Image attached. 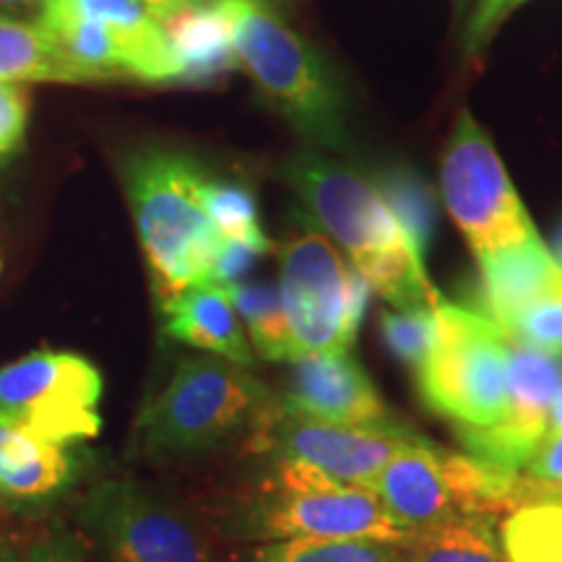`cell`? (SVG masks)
<instances>
[{"instance_id":"8d00e7d4","label":"cell","mask_w":562,"mask_h":562,"mask_svg":"<svg viewBox=\"0 0 562 562\" xmlns=\"http://www.w3.org/2000/svg\"><path fill=\"white\" fill-rule=\"evenodd\" d=\"M21 552L13 547L11 542H5V539H0V562H19Z\"/></svg>"},{"instance_id":"7c38bea8","label":"cell","mask_w":562,"mask_h":562,"mask_svg":"<svg viewBox=\"0 0 562 562\" xmlns=\"http://www.w3.org/2000/svg\"><path fill=\"white\" fill-rule=\"evenodd\" d=\"M562 381L560 357L510 341L508 417L482 430L456 432L474 459L524 472L547 438L550 406Z\"/></svg>"},{"instance_id":"4dcf8cb0","label":"cell","mask_w":562,"mask_h":562,"mask_svg":"<svg viewBox=\"0 0 562 562\" xmlns=\"http://www.w3.org/2000/svg\"><path fill=\"white\" fill-rule=\"evenodd\" d=\"M19 562H91L79 539L66 529H53L21 552Z\"/></svg>"},{"instance_id":"e0dca14e","label":"cell","mask_w":562,"mask_h":562,"mask_svg":"<svg viewBox=\"0 0 562 562\" xmlns=\"http://www.w3.org/2000/svg\"><path fill=\"white\" fill-rule=\"evenodd\" d=\"M165 318V334L188 347L211 351L214 357L229 360L243 368L252 364V349L245 339L243 321L232 305L224 286L214 281L188 286L178 297L159 305Z\"/></svg>"},{"instance_id":"9c48e42d","label":"cell","mask_w":562,"mask_h":562,"mask_svg":"<svg viewBox=\"0 0 562 562\" xmlns=\"http://www.w3.org/2000/svg\"><path fill=\"white\" fill-rule=\"evenodd\" d=\"M76 518L112 562H220L199 526L133 480L91 484Z\"/></svg>"},{"instance_id":"9a60e30c","label":"cell","mask_w":562,"mask_h":562,"mask_svg":"<svg viewBox=\"0 0 562 562\" xmlns=\"http://www.w3.org/2000/svg\"><path fill=\"white\" fill-rule=\"evenodd\" d=\"M180 66L178 83L206 87L240 66L232 0H195L159 16Z\"/></svg>"},{"instance_id":"8992f818","label":"cell","mask_w":562,"mask_h":562,"mask_svg":"<svg viewBox=\"0 0 562 562\" xmlns=\"http://www.w3.org/2000/svg\"><path fill=\"white\" fill-rule=\"evenodd\" d=\"M258 537L281 539H375L402 544L412 533L391 518L372 487L341 484L294 461H273L252 510Z\"/></svg>"},{"instance_id":"4316f807","label":"cell","mask_w":562,"mask_h":562,"mask_svg":"<svg viewBox=\"0 0 562 562\" xmlns=\"http://www.w3.org/2000/svg\"><path fill=\"white\" fill-rule=\"evenodd\" d=\"M510 341L562 360V292L531 302L503 326Z\"/></svg>"},{"instance_id":"277c9868","label":"cell","mask_w":562,"mask_h":562,"mask_svg":"<svg viewBox=\"0 0 562 562\" xmlns=\"http://www.w3.org/2000/svg\"><path fill=\"white\" fill-rule=\"evenodd\" d=\"M237 58L273 110L318 146L344 149V94L331 66L266 0H232Z\"/></svg>"},{"instance_id":"83f0119b","label":"cell","mask_w":562,"mask_h":562,"mask_svg":"<svg viewBox=\"0 0 562 562\" xmlns=\"http://www.w3.org/2000/svg\"><path fill=\"white\" fill-rule=\"evenodd\" d=\"M273 248L269 237H261V240H227L222 237L220 250H216L214 266H211L209 281L220 286H229L235 281H243L245 273H248L261 256H266Z\"/></svg>"},{"instance_id":"3957f363","label":"cell","mask_w":562,"mask_h":562,"mask_svg":"<svg viewBox=\"0 0 562 562\" xmlns=\"http://www.w3.org/2000/svg\"><path fill=\"white\" fill-rule=\"evenodd\" d=\"M269 404V389L243 364L186 357L140 409L136 440L154 459L203 453L252 427Z\"/></svg>"},{"instance_id":"4fadbf2b","label":"cell","mask_w":562,"mask_h":562,"mask_svg":"<svg viewBox=\"0 0 562 562\" xmlns=\"http://www.w3.org/2000/svg\"><path fill=\"white\" fill-rule=\"evenodd\" d=\"M281 406L336 425H393L389 406L349 351H318L290 362Z\"/></svg>"},{"instance_id":"ba28073f","label":"cell","mask_w":562,"mask_h":562,"mask_svg":"<svg viewBox=\"0 0 562 562\" xmlns=\"http://www.w3.org/2000/svg\"><path fill=\"white\" fill-rule=\"evenodd\" d=\"M440 195L476 258L537 237L487 133L461 112L440 165Z\"/></svg>"},{"instance_id":"484cf974","label":"cell","mask_w":562,"mask_h":562,"mask_svg":"<svg viewBox=\"0 0 562 562\" xmlns=\"http://www.w3.org/2000/svg\"><path fill=\"white\" fill-rule=\"evenodd\" d=\"M435 305L393 307L381 313V336L393 357H398L414 375L430 357L435 344Z\"/></svg>"},{"instance_id":"30bf717a","label":"cell","mask_w":562,"mask_h":562,"mask_svg":"<svg viewBox=\"0 0 562 562\" xmlns=\"http://www.w3.org/2000/svg\"><path fill=\"white\" fill-rule=\"evenodd\" d=\"M402 425H336L286 412L279 402L252 422L250 448L271 461H294L341 484L372 487L385 463L417 440Z\"/></svg>"},{"instance_id":"d4e9b609","label":"cell","mask_w":562,"mask_h":562,"mask_svg":"<svg viewBox=\"0 0 562 562\" xmlns=\"http://www.w3.org/2000/svg\"><path fill=\"white\" fill-rule=\"evenodd\" d=\"M201 203L216 232L227 240H261L258 201L243 182H222L203 178Z\"/></svg>"},{"instance_id":"7402d4cb","label":"cell","mask_w":562,"mask_h":562,"mask_svg":"<svg viewBox=\"0 0 562 562\" xmlns=\"http://www.w3.org/2000/svg\"><path fill=\"white\" fill-rule=\"evenodd\" d=\"M224 290H227L232 305L248 328L258 355L271 362H290L292 339L279 286L269 284V281H235Z\"/></svg>"},{"instance_id":"f35d334b","label":"cell","mask_w":562,"mask_h":562,"mask_svg":"<svg viewBox=\"0 0 562 562\" xmlns=\"http://www.w3.org/2000/svg\"><path fill=\"white\" fill-rule=\"evenodd\" d=\"M521 3H526V0H513V3H510V13H513V11H516V9H518V5H521Z\"/></svg>"},{"instance_id":"ffe728a7","label":"cell","mask_w":562,"mask_h":562,"mask_svg":"<svg viewBox=\"0 0 562 562\" xmlns=\"http://www.w3.org/2000/svg\"><path fill=\"white\" fill-rule=\"evenodd\" d=\"M375 191L381 193L393 220L409 237L414 252L425 261L435 235V224H438V193H435V188L409 167H389V170L378 172Z\"/></svg>"},{"instance_id":"836d02e7","label":"cell","mask_w":562,"mask_h":562,"mask_svg":"<svg viewBox=\"0 0 562 562\" xmlns=\"http://www.w3.org/2000/svg\"><path fill=\"white\" fill-rule=\"evenodd\" d=\"M562 432V381L558 385V391H554V398H552V406H550V425H547V438L550 435H560Z\"/></svg>"},{"instance_id":"1f68e13d","label":"cell","mask_w":562,"mask_h":562,"mask_svg":"<svg viewBox=\"0 0 562 562\" xmlns=\"http://www.w3.org/2000/svg\"><path fill=\"white\" fill-rule=\"evenodd\" d=\"M531 480H539L562 490V432L544 438L539 451L533 453L529 467L524 469Z\"/></svg>"},{"instance_id":"e575fe53","label":"cell","mask_w":562,"mask_h":562,"mask_svg":"<svg viewBox=\"0 0 562 562\" xmlns=\"http://www.w3.org/2000/svg\"><path fill=\"white\" fill-rule=\"evenodd\" d=\"M144 3L149 5L154 16L159 19V16H165V13H172V11L182 9V5H188V3H195V0H144Z\"/></svg>"},{"instance_id":"d590c367","label":"cell","mask_w":562,"mask_h":562,"mask_svg":"<svg viewBox=\"0 0 562 562\" xmlns=\"http://www.w3.org/2000/svg\"><path fill=\"white\" fill-rule=\"evenodd\" d=\"M47 0H0V9H19V11H30V9H45Z\"/></svg>"},{"instance_id":"7a4b0ae2","label":"cell","mask_w":562,"mask_h":562,"mask_svg":"<svg viewBox=\"0 0 562 562\" xmlns=\"http://www.w3.org/2000/svg\"><path fill=\"white\" fill-rule=\"evenodd\" d=\"M203 178L191 159L167 151L144 154L125 172L159 305L211 277L222 235L203 211Z\"/></svg>"},{"instance_id":"52a82bcc","label":"cell","mask_w":562,"mask_h":562,"mask_svg":"<svg viewBox=\"0 0 562 562\" xmlns=\"http://www.w3.org/2000/svg\"><path fill=\"white\" fill-rule=\"evenodd\" d=\"M102 393L100 368L76 351L37 349L0 368V417L53 446L102 432Z\"/></svg>"},{"instance_id":"5bb4252c","label":"cell","mask_w":562,"mask_h":562,"mask_svg":"<svg viewBox=\"0 0 562 562\" xmlns=\"http://www.w3.org/2000/svg\"><path fill=\"white\" fill-rule=\"evenodd\" d=\"M440 451L442 448L417 438L385 463L372 484L385 510L406 533L425 531L435 524L461 516L442 476Z\"/></svg>"},{"instance_id":"f546056e","label":"cell","mask_w":562,"mask_h":562,"mask_svg":"<svg viewBox=\"0 0 562 562\" xmlns=\"http://www.w3.org/2000/svg\"><path fill=\"white\" fill-rule=\"evenodd\" d=\"M513 0H476V9L463 32V55L474 58L484 50L501 21L510 13Z\"/></svg>"},{"instance_id":"6da1fadb","label":"cell","mask_w":562,"mask_h":562,"mask_svg":"<svg viewBox=\"0 0 562 562\" xmlns=\"http://www.w3.org/2000/svg\"><path fill=\"white\" fill-rule=\"evenodd\" d=\"M284 178L300 195L326 237L347 252L351 269L393 307L438 305L442 300L427 279L425 261L393 220L375 186L351 167L305 151L284 165Z\"/></svg>"},{"instance_id":"d6986e66","label":"cell","mask_w":562,"mask_h":562,"mask_svg":"<svg viewBox=\"0 0 562 562\" xmlns=\"http://www.w3.org/2000/svg\"><path fill=\"white\" fill-rule=\"evenodd\" d=\"M79 476V456L66 446L30 438L0 480V503H45L66 492Z\"/></svg>"},{"instance_id":"8fae6325","label":"cell","mask_w":562,"mask_h":562,"mask_svg":"<svg viewBox=\"0 0 562 562\" xmlns=\"http://www.w3.org/2000/svg\"><path fill=\"white\" fill-rule=\"evenodd\" d=\"M347 281L349 266L341 252L315 227H302L281 245L279 294L290 326L292 360L318 351H349L355 344Z\"/></svg>"},{"instance_id":"74e56055","label":"cell","mask_w":562,"mask_h":562,"mask_svg":"<svg viewBox=\"0 0 562 562\" xmlns=\"http://www.w3.org/2000/svg\"><path fill=\"white\" fill-rule=\"evenodd\" d=\"M552 256H554V261L560 263V269H562V224H560V229L554 232V245H552Z\"/></svg>"},{"instance_id":"ac0fdd59","label":"cell","mask_w":562,"mask_h":562,"mask_svg":"<svg viewBox=\"0 0 562 562\" xmlns=\"http://www.w3.org/2000/svg\"><path fill=\"white\" fill-rule=\"evenodd\" d=\"M402 562H505L495 518L461 513L412 533L404 542Z\"/></svg>"},{"instance_id":"d6a6232c","label":"cell","mask_w":562,"mask_h":562,"mask_svg":"<svg viewBox=\"0 0 562 562\" xmlns=\"http://www.w3.org/2000/svg\"><path fill=\"white\" fill-rule=\"evenodd\" d=\"M26 435L16 430V427L9 425L3 417H0V480H3L5 472H9V467L16 459L21 446H24Z\"/></svg>"},{"instance_id":"cb8c5ba5","label":"cell","mask_w":562,"mask_h":562,"mask_svg":"<svg viewBox=\"0 0 562 562\" xmlns=\"http://www.w3.org/2000/svg\"><path fill=\"white\" fill-rule=\"evenodd\" d=\"M402 550L375 539H281L258 547L252 562H402Z\"/></svg>"},{"instance_id":"603a6c76","label":"cell","mask_w":562,"mask_h":562,"mask_svg":"<svg viewBox=\"0 0 562 562\" xmlns=\"http://www.w3.org/2000/svg\"><path fill=\"white\" fill-rule=\"evenodd\" d=\"M497 537L505 562H562V501L510 510Z\"/></svg>"},{"instance_id":"f1b7e54d","label":"cell","mask_w":562,"mask_h":562,"mask_svg":"<svg viewBox=\"0 0 562 562\" xmlns=\"http://www.w3.org/2000/svg\"><path fill=\"white\" fill-rule=\"evenodd\" d=\"M30 125V91L21 83L0 81V159L24 144Z\"/></svg>"},{"instance_id":"44dd1931","label":"cell","mask_w":562,"mask_h":562,"mask_svg":"<svg viewBox=\"0 0 562 562\" xmlns=\"http://www.w3.org/2000/svg\"><path fill=\"white\" fill-rule=\"evenodd\" d=\"M0 81L70 83L50 32L40 21L0 16Z\"/></svg>"},{"instance_id":"2e32d148","label":"cell","mask_w":562,"mask_h":562,"mask_svg":"<svg viewBox=\"0 0 562 562\" xmlns=\"http://www.w3.org/2000/svg\"><path fill=\"white\" fill-rule=\"evenodd\" d=\"M482 271V305L497 326L547 294L562 292V269L542 237L476 258Z\"/></svg>"},{"instance_id":"ab89813d","label":"cell","mask_w":562,"mask_h":562,"mask_svg":"<svg viewBox=\"0 0 562 562\" xmlns=\"http://www.w3.org/2000/svg\"><path fill=\"white\" fill-rule=\"evenodd\" d=\"M0 161H3V159H0Z\"/></svg>"},{"instance_id":"5b68a950","label":"cell","mask_w":562,"mask_h":562,"mask_svg":"<svg viewBox=\"0 0 562 562\" xmlns=\"http://www.w3.org/2000/svg\"><path fill=\"white\" fill-rule=\"evenodd\" d=\"M432 311V351L414 375L422 402L456 432L497 425L510 409V339L474 307L440 300Z\"/></svg>"}]
</instances>
